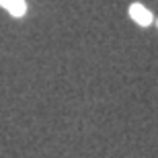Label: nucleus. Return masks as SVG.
Wrapping results in <instances>:
<instances>
[{"instance_id": "nucleus-1", "label": "nucleus", "mask_w": 158, "mask_h": 158, "mask_svg": "<svg viewBox=\"0 0 158 158\" xmlns=\"http://www.w3.org/2000/svg\"><path fill=\"white\" fill-rule=\"evenodd\" d=\"M129 17L134 19L138 25H142V27H148V25L152 23V12L148 10L146 6H142L140 2H134V4L129 6Z\"/></svg>"}, {"instance_id": "nucleus-2", "label": "nucleus", "mask_w": 158, "mask_h": 158, "mask_svg": "<svg viewBox=\"0 0 158 158\" xmlns=\"http://www.w3.org/2000/svg\"><path fill=\"white\" fill-rule=\"evenodd\" d=\"M0 4L6 6V8L10 10V15H15V17H23L25 10H27V6H25L23 0H0Z\"/></svg>"}]
</instances>
